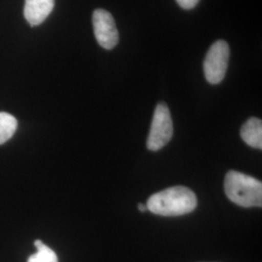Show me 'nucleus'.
<instances>
[{
  "label": "nucleus",
  "instance_id": "nucleus-1",
  "mask_svg": "<svg viewBox=\"0 0 262 262\" xmlns=\"http://www.w3.org/2000/svg\"><path fill=\"white\" fill-rule=\"evenodd\" d=\"M148 211L163 216H177L191 213L197 206L195 193L188 187H172L152 194L147 202Z\"/></svg>",
  "mask_w": 262,
  "mask_h": 262
},
{
  "label": "nucleus",
  "instance_id": "nucleus-2",
  "mask_svg": "<svg viewBox=\"0 0 262 262\" xmlns=\"http://www.w3.org/2000/svg\"><path fill=\"white\" fill-rule=\"evenodd\" d=\"M225 191L226 196L239 206H262V183L249 175L229 171L225 176Z\"/></svg>",
  "mask_w": 262,
  "mask_h": 262
},
{
  "label": "nucleus",
  "instance_id": "nucleus-3",
  "mask_svg": "<svg viewBox=\"0 0 262 262\" xmlns=\"http://www.w3.org/2000/svg\"><path fill=\"white\" fill-rule=\"evenodd\" d=\"M173 122L167 105L158 104L154 113L147 141L148 149L156 151L165 147L173 136Z\"/></svg>",
  "mask_w": 262,
  "mask_h": 262
},
{
  "label": "nucleus",
  "instance_id": "nucleus-4",
  "mask_svg": "<svg viewBox=\"0 0 262 262\" xmlns=\"http://www.w3.org/2000/svg\"><path fill=\"white\" fill-rule=\"evenodd\" d=\"M229 46L224 40L215 42L207 53L203 68L208 83L220 84L225 79L229 59Z\"/></svg>",
  "mask_w": 262,
  "mask_h": 262
},
{
  "label": "nucleus",
  "instance_id": "nucleus-5",
  "mask_svg": "<svg viewBox=\"0 0 262 262\" xmlns=\"http://www.w3.org/2000/svg\"><path fill=\"white\" fill-rule=\"evenodd\" d=\"M94 36L105 50H112L119 43V32L112 15L103 9L95 10L93 15Z\"/></svg>",
  "mask_w": 262,
  "mask_h": 262
},
{
  "label": "nucleus",
  "instance_id": "nucleus-6",
  "mask_svg": "<svg viewBox=\"0 0 262 262\" xmlns=\"http://www.w3.org/2000/svg\"><path fill=\"white\" fill-rule=\"evenodd\" d=\"M55 7V0H26L25 18L31 27L41 25Z\"/></svg>",
  "mask_w": 262,
  "mask_h": 262
},
{
  "label": "nucleus",
  "instance_id": "nucleus-7",
  "mask_svg": "<svg viewBox=\"0 0 262 262\" xmlns=\"http://www.w3.org/2000/svg\"><path fill=\"white\" fill-rule=\"evenodd\" d=\"M244 142L254 149L262 148V122L257 118H250L241 128Z\"/></svg>",
  "mask_w": 262,
  "mask_h": 262
},
{
  "label": "nucleus",
  "instance_id": "nucleus-8",
  "mask_svg": "<svg viewBox=\"0 0 262 262\" xmlns=\"http://www.w3.org/2000/svg\"><path fill=\"white\" fill-rule=\"evenodd\" d=\"M18 128L17 119L11 114L0 112V145L10 140Z\"/></svg>",
  "mask_w": 262,
  "mask_h": 262
},
{
  "label": "nucleus",
  "instance_id": "nucleus-9",
  "mask_svg": "<svg viewBox=\"0 0 262 262\" xmlns=\"http://www.w3.org/2000/svg\"><path fill=\"white\" fill-rule=\"evenodd\" d=\"M37 253L30 255L28 262H58L56 253L40 240L34 242Z\"/></svg>",
  "mask_w": 262,
  "mask_h": 262
},
{
  "label": "nucleus",
  "instance_id": "nucleus-10",
  "mask_svg": "<svg viewBox=\"0 0 262 262\" xmlns=\"http://www.w3.org/2000/svg\"><path fill=\"white\" fill-rule=\"evenodd\" d=\"M176 1L180 7L186 10L193 9L199 2V0H176Z\"/></svg>",
  "mask_w": 262,
  "mask_h": 262
},
{
  "label": "nucleus",
  "instance_id": "nucleus-11",
  "mask_svg": "<svg viewBox=\"0 0 262 262\" xmlns=\"http://www.w3.org/2000/svg\"><path fill=\"white\" fill-rule=\"evenodd\" d=\"M138 209H139L140 212H146V211H148L147 205H146V204H142V203L138 204Z\"/></svg>",
  "mask_w": 262,
  "mask_h": 262
}]
</instances>
